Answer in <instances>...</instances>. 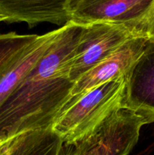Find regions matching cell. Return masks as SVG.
<instances>
[{
  "instance_id": "obj_1",
  "label": "cell",
  "mask_w": 154,
  "mask_h": 155,
  "mask_svg": "<svg viewBox=\"0 0 154 155\" xmlns=\"http://www.w3.org/2000/svg\"><path fill=\"white\" fill-rule=\"evenodd\" d=\"M82 27L69 21L60 27L45 53L0 104V140L51 127L72 97L75 83L69 68Z\"/></svg>"
},
{
  "instance_id": "obj_2",
  "label": "cell",
  "mask_w": 154,
  "mask_h": 155,
  "mask_svg": "<svg viewBox=\"0 0 154 155\" xmlns=\"http://www.w3.org/2000/svg\"><path fill=\"white\" fill-rule=\"evenodd\" d=\"M125 89L126 77H124L71 97L54 120L51 129L64 143L84 139L113 112L123 107Z\"/></svg>"
},
{
  "instance_id": "obj_3",
  "label": "cell",
  "mask_w": 154,
  "mask_h": 155,
  "mask_svg": "<svg viewBox=\"0 0 154 155\" xmlns=\"http://www.w3.org/2000/svg\"><path fill=\"white\" fill-rule=\"evenodd\" d=\"M152 120L127 107H119L84 138L85 155H128L137 143L142 127Z\"/></svg>"
},
{
  "instance_id": "obj_4",
  "label": "cell",
  "mask_w": 154,
  "mask_h": 155,
  "mask_svg": "<svg viewBox=\"0 0 154 155\" xmlns=\"http://www.w3.org/2000/svg\"><path fill=\"white\" fill-rule=\"evenodd\" d=\"M142 35L122 25L109 23L83 24L69 68V78L75 83L134 36Z\"/></svg>"
},
{
  "instance_id": "obj_5",
  "label": "cell",
  "mask_w": 154,
  "mask_h": 155,
  "mask_svg": "<svg viewBox=\"0 0 154 155\" xmlns=\"http://www.w3.org/2000/svg\"><path fill=\"white\" fill-rule=\"evenodd\" d=\"M153 6L154 0H69L68 12L70 21L79 24L109 23L144 35Z\"/></svg>"
},
{
  "instance_id": "obj_6",
  "label": "cell",
  "mask_w": 154,
  "mask_h": 155,
  "mask_svg": "<svg viewBox=\"0 0 154 155\" xmlns=\"http://www.w3.org/2000/svg\"><path fill=\"white\" fill-rule=\"evenodd\" d=\"M147 39L145 35H137L128 39L78 79L74 83L71 96H79L103 83L127 77L141 54Z\"/></svg>"
},
{
  "instance_id": "obj_7",
  "label": "cell",
  "mask_w": 154,
  "mask_h": 155,
  "mask_svg": "<svg viewBox=\"0 0 154 155\" xmlns=\"http://www.w3.org/2000/svg\"><path fill=\"white\" fill-rule=\"evenodd\" d=\"M123 107L148 117L154 123V38H148L127 75Z\"/></svg>"
},
{
  "instance_id": "obj_8",
  "label": "cell",
  "mask_w": 154,
  "mask_h": 155,
  "mask_svg": "<svg viewBox=\"0 0 154 155\" xmlns=\"http://www.w3.org/2000/svg\"><path fill=\"white\" fill-rule=\"evenodd\" d=\"M69 0H0V20L8 23H26L33 27L41 23L56 25L70 21Z\"/></svg>"
},
{
  "instance_id": "obj_9",
  "label": "cell",
  "mask_w": 154,
  "mask_h": 155,
  "mask_svg": "<svg viewBox=\"0 0 154 155\" xmlns=\"http://www.w3.org/2000/svg\"><path fill=\"white\" fill-rule=\"evenodd\" d=\"M58 30H54L38 36L23 50L0 75V104L16 87L27 71L40 58L55 39Z\"/></svg>"
},
{
  "instance_id": "obj_10",
  "label": "cell",
  "mask_w": 154,
  "mask_h": 155,
  "mask_svg": "<svg viewBox=\"0 0 154 155\" xmlns=\"http://www.w3.org/2000/svg\"><path fill=\"white\" fill-rule=\"evenodd\" d=\"M8 155H64L63 142L51 127L32 130L12 138Z\"/></svg>"
},
{
  "instance_id": "obj_11",
  "label": "cell",
  "mask_w": 154,
  "mask_h": 155,
  "mask_svg": "<svg viewBox=\"0 0 154 155\" xmlns=\"http://www.w3.org/2000/svg\"><path fill=\"white\" fill-rule=\"evenodd\" d=\"M38 36L39 35L18 34L15 32L0 33V75Z\"/></svg>"
},
{
  "instance_id": "obj_12",
  "label": "cell",
  "mask_w": 154,
  "mask_h": 155,
  "mask_svg": "<svg viewBox=\"0 0 154 155\" xmlns=\"http://www.w3.org/2000/svg\"><path fill=\"white\" fill-rule=\"evenodd\" d=\"M64 155H85V142L84 139L72 142V143H64Z\"/></svg>"
},
{
  "instance_id": "obj_13",
  "label": "cell",
  "mask_w": 154,
  "mask_h": 155,
  "mask_svg": "<svg viewBox=\"0 0 154 155\" xmlns=\"http://www.w3.org/2000/svg\"><path fill=\"white\" fill-rule=\"evenodd\" d=\"M143 33L148 38H154V6L146 23Z\"/></svg>"
},
{
  "instance_id": "obj_14",
  "label": "cell",
  "mask_w": 154,
  "mask_h": 155,
  "mask_svg": "<svg viewBox=\"0 0 154 155\" xmlns=\"http://www.w3.org/2000/svg\"><path fill=\"white\" fill-rule=\"evenodd\" d=\"M8 142H4V141L0 140V150H1L3 147L5 146L6 144L8 143Z\"/></svg>"
},
{
  "instance_id": "obj_15",
  "label": "cell",
  "mask_w": 154,
  "mask_h": 155,
  "mask_svg": "<svg viewBox=\"0 0 154 155\" xmlns=\"http://www.w3.org/2000/svg\"><path fill=\"white\" fill-rule=\"evenodd\" d=\"M7 147H8V144H7V145H6L4 151H3L2 155H8V150H7Z\"/></svg>"
},
{
  "instance_id": "obj_16",
  "label": "cell",
  "mask_w": 154,
  "mask_h": 155,
  "mask_svg": "<svg viewBox=\"0 0 154 155\" xmlns=\"http://www.w3.org/2000/svg\"><path fill=\"white\" fill-rule=\"evenodd\" d=\"M8 144V143H7ZM7 144H6V145H7ZM6 145L5 147H3L2 148L1 150H0V155H2V153H3V151H4V150H5V147H6Z\"/></svg>"
},
{
  "instance_id": "obj_17",
  "label": "cell",
  "mask_w": 154,
  "mask_h": 155,
  "mask_svg": "<svg viewBox=\"0 0 154 155\" xmlns=\"http://www.w3.org/2000/svg\"><path fill=\"white\" fill-rule=\"evenodd\" d=\"M0 22H2V21H1V20H0Z\"/></svg>"
}]
</instances>
